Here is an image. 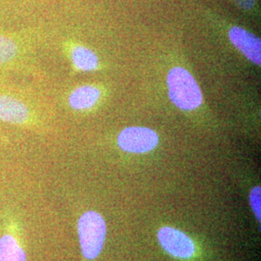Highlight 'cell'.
Returning a JSON list of instances; mask_svg holds the SVG:
<instances>
[{
  "instance_id": "obj_1",
  "label": "cell",
  "mask_w": 261,
  "mask_h": 261,
  "mask_svg": "<svg viewBox=\"0 0 261 261\" xmlns=\"http://www.w3.org/2000/svg\"><path fill=\"white\" fill-rule=\"evenodd\" d=\"M169 98L183 111H193L202 103V93L196 80L182 67H175L168 75Z\"/></svg>"
},
{
  "instance_id": "obj_2",
  "label": "cell",
  "mask_w": 261,
  "mask_h": 261,
  "mask_svg": "<svg viewBox=\"0 0 261 261\" xmlns=\"http://www.w3.org/2000/svg\"><path fill=\"white\" fill-rule=\"evenodd\" d=\"M77 231L82 252L86 259H95L102 251L107 227L103 217L97 212L88 211L79 220Z\"/></svg>"
},
{
  "instance_id": "obj_3",
  "label": "cell",
  "mask_w": 261,
  "mask_h": 261,
  "mask_svg": "<svg viewBox=\"0 0 261 261\" xmlns=\"http://www.w3.org/2000/svg\"><path fill=\"white\" fill-rule=\"evenodd\" d=\"M28 255L19 222L5 219L0 234V261H27Z\"/></svg>"
},
{
  "instance_id": "obj_4",
  "label": "cell",
  "mask_w": 261,
  "mask_h": 261,
  "mask_svg": "<svg viewBox=\"0 0 261 261\" xmlns=\"http://www.w3.org/2000/svg\"><path fill=\"white\" fill-rule=\"evenodd\" d=\"M0 122L31 127L35 123L34 113L23 99L10 93H0Z\"/></svg>"
},
{
  "instance_id": "obj_5",
  "label": "cell",
  "mask_w": 261,
  "mask_h": 261,
  "mask_svg": "<svg viewBox=\"0 0 261 261\" xmlns=\"http://www.w3.org/2000/svg\"><path fill=\"white\" fill-rule=\"evenodd\" d=\"M118 145L129 153H147L158 145L157 133L146 127H128L118 136Z\"/></svg>"
},
{
  "instance_id": "obj_6",
  "label": "cell",
  "mask_w": 261,
  "mask_h": 261,
  "mask_svg": "<svg viewBox=\"0 0 261 261\" xmlns=\"http://www.w3.org/2000/svg\"><path fill=\"white\" fill-rule=\"evenodd\" d=\"M159 242L162 247L174 257L188 259L195 253V244L186 234L178 229L165 226L158 232Z\"/></svg>"
},
{
  "instance_id": "obj_7",
  "label": "cell",
  "mask_w": 261,
  "mask_h": 261,
  "mask_svg": "<svg viewBox=\"0 0 261 261\" xmlns=\"http://www.w3.org/2000/svg\"><path fill=\"white\" fill-rule=\"evenodd\" d=\"M228 36L234 47L238 48L252 63L260 65V39L251 32L239 27H234L228 32Z\"/></svg>"
},
{
  "instance_id": "obj_8",
  "label": "cell",
  "mask_w": 261,
  "mask_h": 261,
  "mask_svg": "<svg viewBox=\"0 0 261 261\" xmlns=\"http://www.w3.org/2000/svg\"><path fill=\"white\" fill-rule=\"evenodd\" d=\"M101 97L99 88L93 85H82L74 89L69 96V105L75 111H87L98 103Z\"/></svg>"
},
{
  "instance_id": "obj_9",
  "label": "cell",
  "mask_w": 261,
  "mask_h": 261,
  "mask_svg": "<svg viewBox=\"0 0 261 261\" xmlns=\"http://www.w3.org/2000/svg\"><path fill=\"white\" fill-rule=\"evenodd\" d=\"M21 39L13 35L0 34V67L11 65L22 55Z\"/></svg>"
},
{
  "instance_id": "obj_10",
  "label": "cell",
  "mask_w": 261,
  "mask_h": 261,
  "mask_svg": "<svg viewBox=\"0 0 261 261\" xmlns=\"http://www.w3.org/2000/svg\"><path fill=\"white\" fill-rule=\"evenodd\" d=\"M73 66L77 71L91 72L98 68L99 59L93 50L82 45H75L70 49Z\"/></svg>"
},
{
  "instance_id": "obj_11",
  "label": "cell",
  "mask_w": 261,
  "mask_h": 261,
  "mask_svg": "<svg viewBox=\"0 0 261 261\" xmlns=\"http://www.w3.org/2000/svg\"><path fill=\"white\" fill-rule=\"evenodd\" d=\"M250 203L252 211L256 216L258 222H260L261 215V189L260 187H254L250 194Z\"/></svg>"
},
{
  "instance_id": "obj_12",
  "label": "cell",
  "mask_w": 261,
  "mask_h": 261,
  "mask_svg": "<svg viewBox=\"0 0 261 261\" xmlns=\"http://www.w3.org/2000/svg\"><path fill=\"white\" fill-rule=\"evenodd\" d=\"M235 3L242 9L251 10L255 4V0H234Z\"/></svg>"
}]
</instances>
